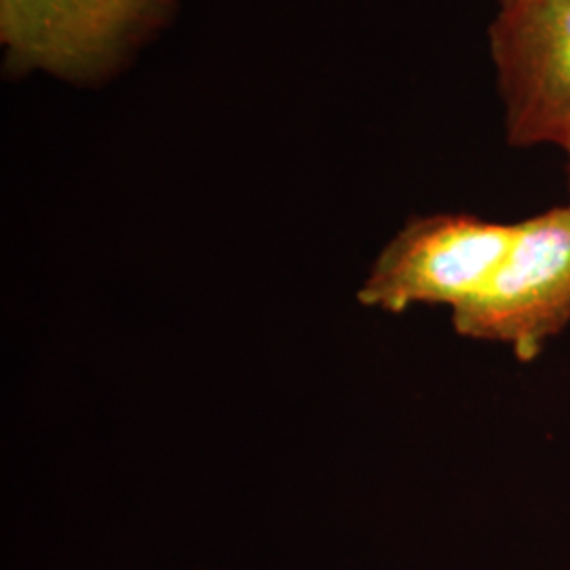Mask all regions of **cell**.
Returning a JSON list of instances; mask_svg holds the SVG:
<instances>
[{"mask_svg":"<svg viewBox=\"0 0 570 570\" xmlns=\"http://www.w3.org/2000/svg\"><path fill=\"white\" fill-rule=\"evenodd\" d=\"M452 315L469 341L510 346L534 362L570 324V204L513 223V239L487 285Z\"/></svg>","mask_w":570,"mask_h":570,"instance_id":"cell-2","label":"cell"},{"mask_svg":"<svg viewBox=\"0 0 570 570\" xmlns=\"http://www.w3.org/2000/svg\"><path fill=\"white\" fill-rule=\"evenodd\" d=\"M567 176H569V204H570V164H567Z\"/></svg>","mask_w":570,"mask_h":570,"instance_id":"cell-5","label":"cell"},{"mask_svg":"<svg viewBox=\"0 0 570 570\" xmlns=\"http://www.w3.org/2000/svg\"><path fill=\"white\" fill-rule=\"evenodd\" d=\"M176 0H0L4 68L100 82L171 20Z\"/></svg>","mask_w":570,"mask_h":570,"instance_id":"cell-1","label":"cell"},{"mask_svg":"<svg viewBox=\"0 0 570 570\" xmlns=\"http://www.w3.org/2000/svg\"><path fill=\"white\" fill-rule=\"evenodd\" d=\"M490 58L515 148L556 146L570 164V0H494Z\"/></svg>","mask_w":570,"mask_h":570,"instance_id":"cell-4","label":"cell"},{"mask_svg":"<svg viewBox=\"0 0 570 570\" xmlns=\"http://www.w3.org/2000/svg\"><path fill=\"white\" fill-rule=\"evenodd\" d=\"M511 239L513 225L471 214L410 218L374 261L357 301L395 315L421 305L452 313L487 285Z\"/></svg>","mask_w":570,"mask_h":570,"instance_id":"cell-3","label":"cell"}]
</instances>
